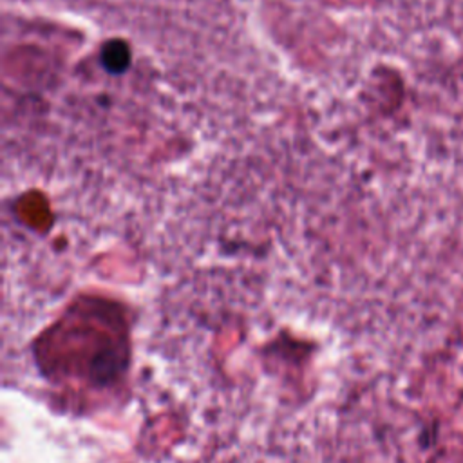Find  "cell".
Wrapping results in <instances>:
<instances>
[{
    "mask_svg": "<svg viewBox=\"0 0 463 463\" xmlns=\"http://www.w3.org/2000/svg\"><path fill=\"white\" fill-rule=\"evenodd\" d=\"M114 58L110 63H107V67H125V63L128 61V54H127V49L125 47H121V49H114V51H110V49H107L105 51V58Z\"/></svg>",
    "mask_w": 463,
    "mask_h": 463,
    "instance_id": "1",
    "label": "cell"
}]
</instances>
